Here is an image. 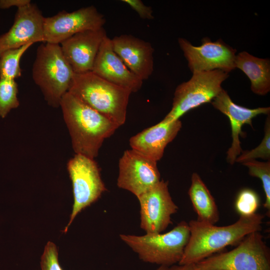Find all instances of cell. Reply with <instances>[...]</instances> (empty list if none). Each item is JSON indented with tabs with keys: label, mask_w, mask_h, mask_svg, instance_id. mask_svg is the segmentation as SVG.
I'll use <instances>...</instances> for the list:
<instances>
[{
	"label": "cell",
	"mask_w": 270,
	"mask_h": 270,
	"mask_svg": "<svg viewBox=\"0 0 270 270\" xmlns=\"http://www.w3.org/2000/svg\"><path fill=\"white\" fill-rule=\"evenodd\" d=\"M104 28L78 33L60 45L74 74L92 72L100 44L106 36Z\"/></svg>",
	"instance_id": "14"
},
{
	"label": "cell",
	"mask_w": 270,
	"mask_h": 270,
	"mask_svg": "<svg viewBox=\"0 0 270 270\" xmlns=\"http://www.w3.org/2000/svg\"><path fill=\"white\" fill-rule=\"evenodd\" d=\"M60 106L75 154L94 159L104 140L119 126L69 92L62 96Z\"/></svg>",
	"instance_id": "1"
},
{
	"label": "cell",
	"mask_w": 270,
	"mask_h": 270,
	"mask_svg": "<svg viewBox=\"0 0 270 270\" xmlns=\"http://www.w3.org/2000/svg\"><path fill=\"white\" fill-rule=\"evenodd\" d=\"M188 194L198 215V220L212 224L219 220V212L214 199L196 172L192 175L191 184Z\"/></svg>",
	"instance_id": "20"
},
{
	"label": "cell",
	"mask_w": 270,
	"mask_h": 270,
	"mask_svg": "<svg viewBox=\"0 0 270 270\" xmlns=\"http://www.w3.org/2000/svg\"><path fill=\"white\" fill-rule=\"evenodd\" d=\"M228 77V73L219 70L192 73L188 81L176 87L172 108L162 121L180 120L190 110L211 102L223 89L222 84Z\"/></svg>",
	"instance_id": "7"
},
{
	"label": "cell",
	"mask_w": 270,
	"mask_h": 270,
	"mask_svg": "<svg viewBox=\"0 0 270 270\" xmlns=\"http://www.w3.org/2000/svg\"><path fill=\"white\" fill-rule=\"evenodd\" d=\"M137 198L140 226L146 234L162 233L172 224L171 216L177 212L178 206L170 196L168 182L160 180Z\"/></svg>",
	"instance_id": "11"
},
{
	"label": "cell",
	"mask_w": 270,
	"mask_h": 270,
	"mask_svg": "<svg viewBox=\"0 0 270 270\" xmlns=\"http://www.w3.org/2000/svg\"><path fill=\"white\" fill-rule=\"evenodd\" d=\"M30 3V0H0V8H8L12 6L19 8Z\"/></svg>",
	"instance_id": "28"
},
{
	"label": "cell",
	"mask_w": 270,
	"mask_h": 270,
	"mask_svg": "<svg viewBox=\"0 0 270 270\" xmlns=\"http://www.w3.org/2000/svg\"><path fill=\"white\" fill-rule=\"evenodd\" d=\"M264 216L256 214L240 216L234 223L216 226L192 220L188 223L190 236L179 264H196L222 250L238 244L249 234L260 231Z\"/></svg>",
	"instance_id": "2"
},
{
	"label": "cell",
	"mask_w": 270,
	"mask_h": 270,
	"mask_svg": "<svg viewBox=\"0 0 270 270\" xmlns=\"http://www.w3.org/2000/svg\"><path fill=\"white\" fill-rule=\"evenodd\" d=\"M157 162L132 150L124 152L118 162L117 185L136 198L158 182Z\"/></svg>",
	"instance_id": "12"
},
{
	"label": "cell",
	"mask_w": 270,
	"mask_h": 270,
	"mask_svg": "<svg viewBox=\"0 0 270 270\" xmlns=\"http://www.w3.org/2000/svg\"><path fill=\"white\" fill-rule=\"evenodd\" d=\"M74 75L59 44L43 42L38 47L32 76L49 106L60 107L61 100L68 92Z\"/></svg>",
	"instance_id": "4"
},
{
	"label": "cell",
	"mask_w": 270,
	"mask_h": 270,
	"mask_svg": "<svg viewBox=\"0 0 270 270\" xmlns=\"http://www.w3.org/2000/svg\"><path fill=\"white\" fill-rule=\"evenodd\" d=\"M200 46H194L185 38L178 39L180 47L192 73L219 70L228 74L236 68V49L221 39L212 42L208 38H204Z\"/></svg>",
	"instance_id": "9"
},
{
	"label": "cell",
	"mask_w": 270,
	"mask_h": 270,
	"mask_svg": "<svg viewBox=\"0 0 270 270\" xmlns=\"http://www.w3.org/2000/svg\"><path fill=\"white\" fill-rule=\"evenodd\" d=\"M44 20L41 11L34 4L18 8L12 26L0 36V55L9 49L44 42Z\"/></svg>",
	"instance_id": "13"
},
{
	"label": "cell",
	"mask_w": 270,
	"mask_h": 270,
	"mask_svg": "<svg viewBox=\"0 0 270 270\" xmlns=\"http://www.w3.org/2000/svg\"><path fill=\"white\" fill-rule=\"evenodd\" d=\"M42 270H63L58 258V250L56 245L51 242L46 244L41 257Z\"/></svg>",
	"instance_id": "26"
},
{
	"label": "cell",
	"mask_w": 270,
	"mask_h": 270,
	"mask_svg": "<svg viewBox=\"0 0 270 270\" xmlns=\"http://www.w3.org/2000/svg\"><path fill=\"white\" fill-rule=\"evenodd\" d=\"M182 125L180 120L170 122L162 120L132 136L129 141L131 149L157 162L162 158L166 147L176 138Z\"/></svg>",
	"instance_id": "18"
},
{
	"label": "cell",
	"mask_w": 270,
	"mask_h": 270,
	"mask_svg": "<svg viewBox=\"0 0 270 270\" xmlns=\"http://www.w3.org/2000/svg\"><path fill=\"white\" fill-rule=\"evenodd\" d=\"M111 41L114 52L128 68L142 81L148 79L154 70L151 44L127 34L116 36Z\"/></svg>",
	"instance_id": "17"
},
{
	"label": "cell",
	"mask_w": 270,
	"mask_h": 270,
	"mask_svg": "<svg viewBox=\"0 0 270 270\" xmlns=\"http://www.w3.org/2000/svg\"><path fill=\"white\" fill-rule=\"evenodd\" d=\"M122 2L128 4L136 11L140 18L145 20H152L154 18L152 8L150 6L145 5L142 0H122Z\"/></svg>",
	"instance_id": "27"
},
{
	"label": "cell",
	"mask_w": 270,
	"mask_h": 270,
	"mask_svg": "<svg viewBox=\"0 0 270 270\" xmlns=\"http://www.w3.org/2000/svg\"><path fill=\"white\" fill-rule=\"evenodd\" d=\"M190 236L188 224L181 221L166 233L122 234L120 239L144 262L170 266L180 262Z\"/></svg>",
	"instance_id": "5"
},
{
	"label": "cell",
	"mask_w": 270,
	"mask_h": 270,
	"mask_svg": "<svg viewBox=\"0 0 270 270\" xmlns=\"http://www.w3.org/2000/svg\"><path fill=\"white\" fill-rule=\"evenodd\" d=\"M214 107L226 116L230 120L232 142L227 152L226 160L231 164L235 162L242 150L240 136L242 135V128L248 124L252 126V119L258 115L270 114V107L248 108L234 104L227 92L222 89L211 102Z\"/></svg>",
	"instance_id": "16"
},
{
	"label": "cell",
	"mask_w": 270,
	"mask_h": 270,
	"mask_svg": "<svg viewBox=\"0 0 270 270\" xmlns=\"http://www.w3.org/2000/svg\"><path fill=\"white\" fill-rule=\"evenodd\" d=\"M242 164L248 169V173L252 176L259 178L262 182L265 194L264 208L266 210V214L270 213V162H262L255 160L246 162Z\"/></svg>",
	"instance_id": "23"
},
{
	"label": "cell",
	"mask_w": 270,
	"mask_h": 270,
	"mask_svg": "<svg viewBox=\"0 0 270 270\" xmlns=\"http://www.w3.org/2000/svg\"><path fill=\"white\" fill-rule=\"evenodd\" d=\"M95 74L132 92L138 91L143 81L132 73L114 52L111 38H104L92 71Z\"/></svg>",
	"instance_id": "15"
},
{
	"label": "cell",
	"mask_w": 270,
	"mask_h": 270,
	"mask_svg": "<svg viewBox=\"0 0 270 270\" xmlns=\"http://www.w3.org/2000/svg\"><path fill=\"white\" fill-rule=\"evenodd\" d=\"M164 270H196V266L190 264H178L167 266Z\"/></svg>",
	"instance_id": "29"
},
{
	"label": "cell",
	"mask_w": 270,
	"mask_h": 270,
	"mask_svg": "<svg viewBox=\"0 0 270 270\" xmlns=\"http://www.w3.org/2000/svg\"><path fill=\"white\" fill-rule=\"evenodd\" d=\"M67 169L72 183L74 204L64 232L76 215L97 200L107 190L94 159L76 154L68 162Z\"/></svg>",
	"instance_id": "8"
},
{
	"label": "cell",
	"mask_w": 270,
	"mask_h": 270,
	"mask_svg": "<svg viewBox=\"0 0 270 270\" xmlns=\"http://www.w3.org/2000/svg\"><path fill=\"white\" fill-rule=\"evenodd\" d=\"M235 66L249 78L254 93L264 96L270 91L269 59L258 58L243 51L236 55Z\"/></svg>",
	"instance_id": "19"
},
{
	"label": "cell",
	"mask_w": 270,
	"mask_h": 270,
	"mask_svg": "<svg viewBox=\"0 0 270 270\" xmlns=\"http://www.w3.org/2000/svg\"><path fill=\"white\" fill-rule=\"evenodd\" d=\"M15 80L0 78V116L5 118L11 110L17 108L20 102Z\"/></svg>",
	"instance_id": "22"
},
{
	"label": "cell",
	"mask_w": 270,
	"mask_h": 270,
	"mask_svg": "<svg viewBox=\"0 0 270 270\" xmlns=\"http://www.w3.org/2000/svg\"><path fill=\"white\" fill-rule=\"evenodd\" d=\"M167 266H160L159 268H158L157 269H156V270H164L165 268H166Z\"/></svg>",
	"instance_id": "30"
},
{
	"label": "cell",
	"mask_w": 270,
	"mask_h": 270,
	"mask_svg": "<svg viewBox=\"0 0 270 270\" xmlns=\"http://www.w3.org/2000/svg\"><path fill=\"white\" fill-rule=\"evenodd\" d=\"M104 16L94 6L68 12L62 11L44 20V42L60 44L72 36L84 31L104 28Z\"/></svg>",
	"instance_id": "10"
},
{
	"label": "cell",
	"mask_w": 270,
	"mask_h": 270,
	"mask_svg": "<svg viewBox=\"0 0 270 270\" xmlns=\"http://www.w3.org/2000/svg\"><path fill=\"white\" fill-rule=\"evenodd\" d=\"M260 206V198L258 194L253 190L246 188L238 194L235 208L241 216H250L256 214Z\"/></svg>",
	"instance_id": "25"
},
{
	"label": "cell",
	"mask_w": 270,
	"mask_h": 270,
	"mask_svg": "<svg viewBox=\"0 0 270 270\" xmlns=\"http://www.w3.org/2000/svg\"><path fill=\"white\" fill-rule=\"evenodd\" d=\"M196 270H270V250L260 231L246 236L236 248L195 264Z\"/></svg>",
	"instance_id": "6"
},
{
	"label": "cell",
	"mask_w": 270,
	"mask_h": 270,
	"mask_svg": "<svg viewBox=\"0 0 270 270\" xmlns=\"http://www.w3.org/2000/svg\"><path fill=\"white\" fill-rule=\"evenodd\" d=\"M264 137L260 144L250 150H242L237 157L235 162L244 163L256 158H260L270 160V114L266 120L264 124Z\"/></svg>",
	"instance_id": "24"
},
{
	"label": "cell",
	"mask_w": 270,
	"mask_h": 270,
	"mask_svg": "<svg viewBox=\"0 0 270 270\" xmlns=\"http://www.w3.org/2000/svg\"><path fill=\"white\" fill-rule=\"evenodd\" d=\"M68 92L119 127L125 123L130 90L89 72L74 74Z\"/></svg>",
	"instance_id": "3"
},
{
	"label": "cell",
	"mask_w": 270,
	"mask_h": 270,
	"mask_svg": "<svg viewBox=\"0 0 270 270\" xmlns=\"http://www.w3.org/2000/svg\"><path fill=\"white\" fill-rule=\"evenodd\" d=\"M6 50L0 55V78L15 80L22 75L20 60L24 53L32 45Z\"/></svg>",
	"instance_id": "21"
}]
</instances>
